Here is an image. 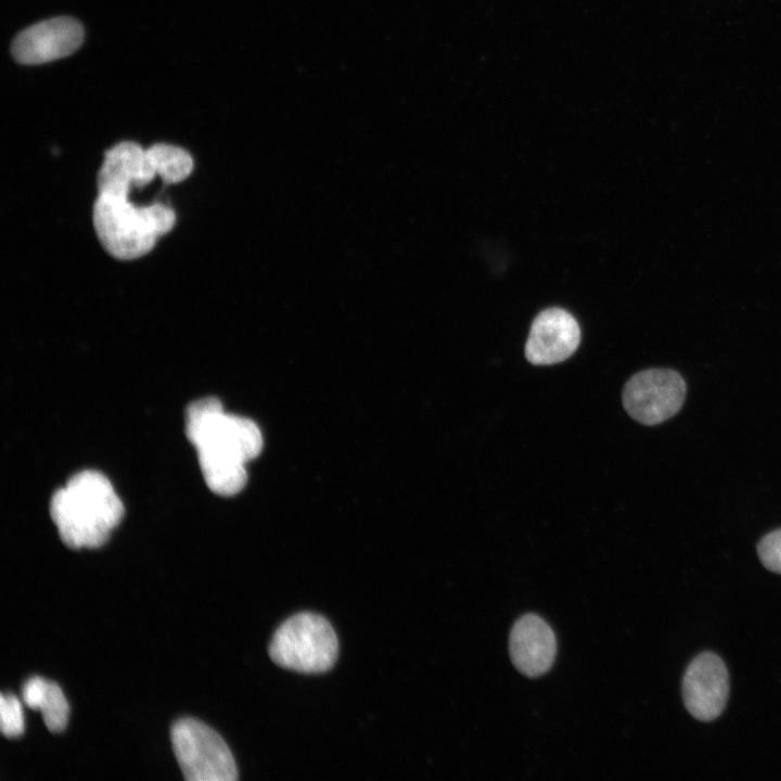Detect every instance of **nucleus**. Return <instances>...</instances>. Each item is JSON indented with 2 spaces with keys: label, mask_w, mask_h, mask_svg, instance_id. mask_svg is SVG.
<instances>
[{
  "label": "nucleus",
  "mask_w": 781,
  "mask_h": 781,
  "mask_svg": "<svg viewBox=\"0 0 781 781\" xmlns=\"http://www.w3.org/2000/svg\"><path fill=\"white\" fill-rule=\"evenodd\" d=\"M184 432L194 446L207 487L220 496L240 492L247 482L245 463L263 449V436L249 419L229 414L216 397L192 401L184 412Z\"/></svg>",
  "instance_id": "1"
},
{
  "label": "nucleus",
  "mask_w": 781,
  "mask_h": 781,
  "mask_svg": "<svg viewBox=\"0 0 781 781\" xmlns=\"http://www.w3.org/2000/svg\"><path fill=\"white\" fill-rule=\"evenodd\" d=\"M124 505L108 478L98 471L74 474L50 501V515L69 548H99L124 516Z\"/></svg>",
  "instance_id": "2"
},
{
  "label": "nucleus",
  "mask_w": 781,
  "mask_h": 781,
  "mask_svg": "<svg viewBox=\"0 0 781 781\" xmlns=\"http://www.w3.org/2000/svg\"><path fill=\"white\" fill-rule=\"evenodd\" d=\"M92 220L104 249L117 259L132 260L151 252L175 227L176 213L163 203L137 206L128 196L98 193Z\"/></svg>",
  "instance_id": "3"
},
{
  "label": "nucleus",
  "mask_w": 781,
  "mask_h": 781,
  "mask_svg": "<svg viewBox=\"0 0 781 781\" xmlns=\"http://www.w3.org/2000/svg\"><path fill=\"white\" fill-rule=\"evenodd\" d=\"M194 167L191 154L177 145L156 143L143 149L133 141H121L104 153L98 170V193L128 196L159 176L166 183L187 179Z\"/></svg>",
  "instance_id": "4"
},
{
  "label": "nucleus",
  "mask_w": 781,
  "mask_h": 781,
  "mask_svg": "<svg viewBox=\"0 0 781 781\" xmlns=\"http://www.w3.org/2000/svg\"><path fill=\"white\" fill-rule=\"evenodd\" d=\"M337 652L338 641L331 624L310 612L295 614L282 623L269 646L276 664L305 674L329 670Z\"/></svg>",
  "instance_id": "5"
},
{
  "label": "nucleus",
  "mask_w": 781,
  "mask_h": 781,
  "mask_svg": "<svg viewBox=\"0 0 781 781\" xmlns=\"http://www.w3.org/2000/svg\"><path fill=\"white\" fill-rule=\"evenodd\" d=\"M172 750L185 780L233 781L238 769L231 751L210 727L182 718L170 730Z\"/></svg>",
  "instance_id": "6"
},
{
  "label": "nucleus",
  "mask_w": 781,
  "mask_h": 781,
  "mask_svg": "<svg viewBox=\"0 0 781 781\" xmlns=\"http://www.w3.org/2000/svg\"><path fill=\"white\" fill-rule=\"evenodd\" d=\"M686 383L669 369H649L632 375L623 390L627 413L644 425H655L674 417L682 407Z\"/></svg>",
  "instance_id": "7"
},
{
  "label": "nucleus",
  "mask_w": 781,
  "mask_h": 781,
  "mask_svg": "<svg viewBox=\"0 0 781 781\" xmlns=\"http://www.w3.org/2000/svg\"><path fill=\"white\" fill-rule=\"evenodd\" d=\"M728 694L729 677L724 661L712 652L694 657L682 680V696L688 712L699 720H713L725 709Z\"/></svg>",
  "instance_id": "8"
},
{
  "label": "nucleus",
  "mask_w": 781,
  "mask_h": 781,
  "mask_svg": "<svg viewBox=\"0 0 781 781\" xmlns=\"http://www.w3.org/2000/svg\"><path fill=\"white\" fill-rule=\"evenodd\" d=\"M82 40L84 29L79 22L67 16L54 17L17 34L11 51L18 63L42 64L72 54Z\"/></svg>",
  "instance_id": "9"
},
{
  "label": "nucleus",
  "mask_w": 781,
  "mask_h": 781,
  "mask_svg": "<svg viewBox=\"0 0 781 781\" xmlns=\"http://www.w3.org/2000/svg\"><path fill=\"white\" fill-rule=\"evenodd\" d=\"M579 343L580 328L576 319L562 308H548L530 325L525 357L533 364H554L572 356Z\"/></svg>",
  "instance_id": "10"
},
{
  "label": "nucleus",
  "mask_w": 781,
  "mask_h": 781,
  "mask_svg": "<svg viewBox=\"0 0 781 781\" xmlns=\"http://www.w3.org/2000/svg\"><path fill=\"white\" fill-rule=\"evenodd\" d=\"M513 665L527 677L547 673L555 658L556 640L550 625L536 614H526L513 625L509 639Z\"/></svg>",
  "instance_id": "11"
},
{
  "label": "nucleus",
  "mask_w": 781,
  "mask_h": 781,
  "mask_svg": "<svg viewBox=\"0 0 781 781\" xmlns=\"http://www.w3.org/2000/svg\"><path fill=\"white\" fill-rule=\"evenodd\" d=\"M22 699L29 708L41 712L44 725L51 732H61L66 728L69 705L55 682L38 676L31 677L22 688Z\"/></svg>",
  "instance_id": "12"
},
{
  "label": "nucleus",
  "mask_w": 781,
  "mask_h": 781,
  "mask_svg": "<svg viewBox=\"0 0 781 781\" xmlns=\"http://www.w3.org/2000/svg\"><path fill=\"white\" fill-rule=\"evenodd\" d=\"M0 729L2 734L8 738L18 737L25 730L22 704L12 693L1 694Z\"/></svg>",
  "instance_id": "13"
},
{
  "label": "nucleus",
  "mask_w": 781,
  "mask_h": 781,
  "mask_svg": "<svg viewBox=\"0 0 781 781\" xmlns=\"http://www.w3.org/2000/svg\"><path fill=\"white\" fill-rule=\"evenodd\" d=\"M758 556L769 571L781 573V529L766 535L757 546Z\"/></svg>",
  "instance_id": "14"
}]
</instances>
